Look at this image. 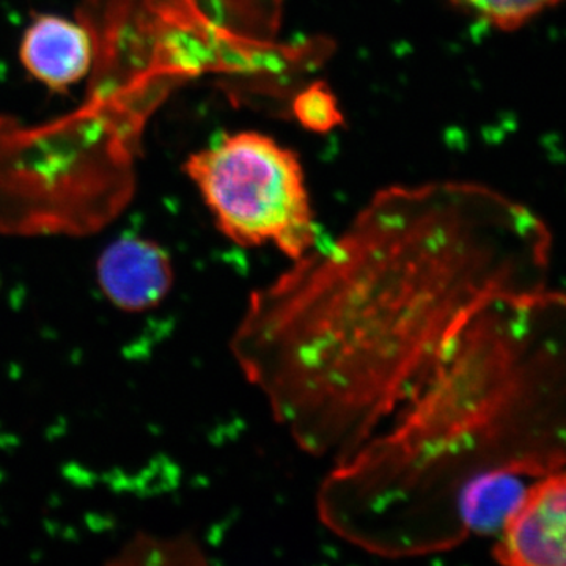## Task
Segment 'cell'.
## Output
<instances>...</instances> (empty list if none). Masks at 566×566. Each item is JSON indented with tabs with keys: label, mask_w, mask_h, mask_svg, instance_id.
Segmentation results:
<instances>
[{
	"label": "cell",
	"mask_w": 566,
	"mask_h": 566,
	"mask_svg": "<svg viewBox=\"0 0 566 566\" xmlns=\"http://www.w3.org/2000/svg\"><path fill=\"white\" fill-rule=\"evenodd\" d=\"M549 234L469 182L376 192L324 251L249 297L230 349L275 422L338 463L381 430L488 304L547 285Z\"/></svg>",
	"instance_id": "obj_1"
},
{
	"label": "cell",
	"mask_w": 566,
	"mask_h": 566,
	"mask_svg": "<svg viewBox=\"0 0 566 566\" xmlns=\"http://www.w3.org/2000/svg\"><path fill=\"white\" fill-rule=\"evenodd\" d=\"M316 494L327 531L387 558L497 534L523 479L566 468V294L499 297Z\"/></svg>",
	"instance_id": "obj_2"
},
{
	"label": "cell",
	"mask_w": 566,
	"mask_h": 566,
	"mask_svg": "<svg viewBox=\"0 0 566 566\" xmlns=\"http://www.w3.org/2000/svg\"><path fill=\"white\" fill-rule=\"evenodd\" d=\"M185 169L233 243L273 244L292 262L314 251L318 227L303 167L279 142L255 132L226 134L192 153Z\"/></svg>",
	"instance_id": "obj_3"
},
{
	"label": "cell",
	"mask_w": 566,
	"mask_h": 566,
	"mask_svg": "<svg viewBox=\"0 0 566 566\" xmlns=\"http://www.w3.org/2000/svg\"><path fill=\"white\" fill-rule=\"evenodd\" d=\"M493 554L506 566H566V468L524 488L499 528Z\"/></svg>",
	"instance_id": "obj_4"
},
{
	"label": "cell",
	"mask_w": 566,
	"mask_h": 566,
	"mask_svg": "<svg viewBox=\"0 0 566 566\" xmlns=\"http://www.w3.org/2000/svg\"><path fill=\"white\" fill-rule=\"evenodd\" d=\"M103 296L125 314H144L164 303L172 292V259L161 244L125 234L107 245L95 264Z\"/></svg>",
	"instance_id": "obj_5"
},
{
	"label": "cell",
	"mask_w": 566,
	"mask_h": 566,
	"mask_svg": "<svg viewBox=\"0 0 566 566\" xmlns=\"http://www.w3.org/2000/svg\"><path fill=\"white\" fill-rule=\"evenodd\" d=\"M21 62L52 91H66L91 73L95 46L84 22L41 14L21 41Z\"/></svg>",
	"instance_id": "obj_6"
},
{
	"label": "cell",
	"mask_w": 566,
	"mask_h": 566,
	"mask_svg": "<svg viewBox=\"0 0 566 566\" xmlns=\"http://www.w3.org/2000/svg\"><path fill=\"white\" fill-rule=\"evenodd\" d=\"M465 13L501 29H515L558 0H452Z\"/></svg>",
	"instance_id": "obj_7"
},
{
	"label": "cell",
	"mask_w": 566,
	"mask_h": 566,
	"mask_svg": "<svg viewBox=\"0 0 566 566\" xmlns=\"http://www.w3.org/2000/svg\"><path fill=\"white\" fill-rule=\"evenodd\" d=\"M159 557V564H200L203 562V553L196 542L189 538L158 539L142 538L137 535L129 545L120 553V558L114 560V564H133L139 562L142 557Z\"/></svg>",
	"instance_id": "obj_8"
},
{
	"label": "cell",
	"mask_w": 566,
	"mask_h": 566,
	"mask_svg": "<svg viewBox=\"0 0 566 566\" xmlns=\"http://www.w3.org/2000/svg\"><path fill=\"white\" fill-rule=\"evenodd\" d=\"M301 118L308 126L319 128V126H329L331 118L337 120V112L334 109V103L331 102L327 93L314 91L301 98Z\"/></svg>",
	"instance_id": "obj_9"
}]
</instances>
